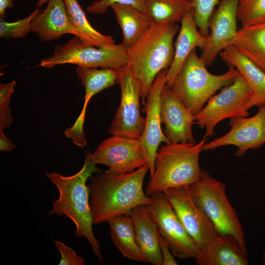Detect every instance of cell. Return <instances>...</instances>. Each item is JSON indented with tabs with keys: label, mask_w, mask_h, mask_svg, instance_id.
Here are the masks:
<instances>
[{
	"label": "cell",
	"mask_w": 265,
	"mask_h": 265,
	"mask_svg": "<svg viewBox=\"0 0 265 265\" xmlns=\"http://www.w3.org/2000/svg\"><path fill=\"white\" fill-rule=\"evenodd\" d=\"M148 171L146 164L129 173L114 174L106 171L92 175L87 186L93 225L120 214H130L136 207L149 204L152 197L143 189Z\"/></svg>",
	"instance_id": "1"
},
{
	"label": "cell",
	"mask_w": 265,
	"mask_h": 265,
	"mask_svg": "<svg viewBox=\"0 0 265 265\" xmlns=\"http://www.w3.org/2000/svg\"><path fill=\"white\" fill-rule=\"evenodd\" d=\"M86 154L82 168L75 174L64 176L57 173L45 172L46 176L56 186L59 196L53 203L49 215H64L75 224V236L85 237L90 243L92 251L101 264L103 263L99 241L93 230V218L89 203L87 180L94 173L100 172L90 157Z\"/></svg>",
	"instance_id": "2"
},
{
	"label": "cell",
	"mask_w": 265,
	"mask_h": 265,
	"mask_svg": "<svg viewBox=\"0 0 265 265\" xmlns=\"http://www.w3.org/2000/svg\"><path fill=\"white\" fill-rule=\"evenodd\" d=\"M180 26L176 23L152 24L127 50L128 69L140 86L142 104L158 74L168 69L174 56L173 39Z\"/></svg>",
	"instance_id": "3"
},
{
	"label": "cell",
	"mask_w": 265,
	"mask_h": 265,
	"mask_svg": "<svg viewBox=\"0 0 265 265\" xmlns=\"http://www.w3.org/2000/svg\"><path fill=\"white\" fill-rule=\"evenodd\" d=\"M207 139L198 143H171L159 147L155 159V171L147 185L148 196L167 189L189 186L200 177L199 157Z\"/></svg>",
	"instance_id": "4"
},
{
	"label": "cell",
	"mask_w": 265,
	"mask_h": 265,
	"mask_svg": "<svg viewBox=\"0 0 265 265\" xmlns=\"http://www.w3.org/2000/svg\"><path fill=\"white\" fill-rule=\"evenodd\" d=\"M206 67L203 59L198 56L196 49L193 50L170 86L182 103L194 115L216 91L231 84L239 73L234 67H229L226 73L214 75Z\"/></svg>",
	"instance_id": "5"
},
{
	"label": "cell",
	"mask_w": 265,
	"mask_h": 265,
	"mask_svg": "<svg viewBox=\"0 0 265 265\" xmlns=\"http://www.w3.org/2000/svg\"><path fill=\"white\" fill-rule=\"evenodd\" d=\"M189 188L193 202L206 213L220 235L233 236L247 252L244 231L228 199L225 185L201 170L199 178Z\"/></svg>",
	"instance_id": "6"
},
{
	"label": "cell",
	"mask_w": 265,
	"mask_h": 265,
	"mask_svg": "<svg viewBox=\"0 0 265 265\" xmlns=\"http://www.w3.org/2000/svg\"><path fill=\"white\" fill-rule=\"evenodd\" d=\"M127 49L121 44L112 49L88 45L75 36L68 42L56 44L52 55L41 60L40 66L52 68L70 63L77 66L120 69L126 66Z\"/></svg>",
	"instance_id": "7"
},
{
	"label": "cell",
	"mask_w": 265,
	"mask_h": 265,
	"mask_svg": "<svg viewBox=\"0 0 265 265\" xmlns=\"http://www.w3.org/2000/svg\"><path fill=\"white\" fill-rule=\"evenodd\" d=\"M251 94L245 78L239 73L231 84L212 96L195 115V123L206 130L204 137L212 136L215 127L224 119L238 116L247 117L249 113L246 106Z\"/></svg>",
	"instance_id": "8"
},
{
	"label": "cell",
	"mask_w": 265,
	"mask_h": 265,
	"mask_svg": "<svg viewBox=\"0 0 265 265\" xmlns=\"http://www.w3.org/2000/svg\"><path fill=\"white\" fill-rule=\"evenodd\" d=\"M151 197L152 202L147 205L148 211L174 256L182 260L196 259L201 250L186 231L164 193Z\"/></svg>",
	"instance_id": "9"
},
{
	"label": "cell",
	"mask_w": 265,
	"mask_h": 265,
	"mask_svg": "<svg viewBox=\"0 0 265 265\" xmlns=\"http://www.w3.org/2000/svg\"><path fill=\"white\" fill-rule=\"evenodd\" d=\"M189 186L170 188L163 192L186 231L202 251L221 235L206 213L193 202Z\"/></svg>",
	"instance_id": "10"
},
{
	"label": "cell",
	"mask_w": 265,
	"mask_h": 265,
	"mask_svg": "<svg viewBox=\"0 0 265 265\" xmlns=\"http://www.w3.org/2000/svg\"><path fill=\"white\" fill-rule=\"evenodd\" d=\"M118 83L120 103L108 131L112 135L139 139L145 125V118L140 112V84L126 67L120 70Z\"/></svg>",
	"instance_id": "11"
},
{
	"label": "cell",
	"mask_w": 265,
	"mask_h": 265,
	"mask_svg": "<svg viewBox=\"0 0 265 265\" xmlns=\"http://www.w3.org/2000/svg\"><path fill=\"white\" fill-rule=\"evenodd\" d=\"M90 157L96 164L106 165L107 172L114 174L131 172L147 164L139 139L119 135L105 139Z\"/></svg>",
	"instance_id": "12"
},
{
	"label": "cell",
	"mask_w": 265,
	"mask_h": 265,
	"mask_svg": "<svg viewBox=\"0 0 265 265\" xmlns=\"http://www.w3.org/2000/svg\"><path fill=\"white\" fill-rule=\"evenodd\" d=\"M259 107L252 117L238 116L230 118V130L225 135L204 143L202 150L234 145L238 148L235 155L241 157L250 149L260 148L265 144V105Z\"/></svg>",
	"instance_id": "13"
},
{
	"label": "cell",
	"mask_w": 265,
	"mask_h": 265,
	"mask_svg": "<svg viewBox=\"0 0 265 265\" xmlns=\"http://www.w3.org/2000/svg\"><path fill=\"white\" fill-rule=\"evenodd\" d=\"M168 69L163 70L156 76L143 105L146 113L144 130L139 140L144 150L150 177L155 171V159L161 142L170 143L161 128L159 112L160 96L166 84Z\"/></svg>",
	"instance_id": "14"
},
{
	"label": "cell",
	"mask_w": 265,
	"mask_h": 265,
	"mask_svg": "<svg viewBox=\"0 0 265 265\" xmlns=\"http://www.w3.org/2000/svg\"><path fill=\"white\" fill-rule=\"evenodd\" d=\"M239 0H222L209 21V34L200 57L206 66L211 65L218 54L231 44L237 29Z\"/></svg>",
	"instance_id": "15"
},
{
	"label": "cell",
	"mask_w": 265,
	"mask_h": 265,
	"mask_svg": "<svg viewBox=\"0 0 265 265\" xmlns=\"http://www.w3.org/2000/svg\"><path fill=\"white\" fill-rule=\"evenodd\" d=\"M159 112L161 122L164 125L163 132L170 143H196L192 131L195 115L166 84L160 96Z\"/></svg>",
	"instance_id": "16"
},
{
	"label": "cell",
	"mask_w": 265,
	"mask_h": 265,
	"mask_svg": "<svg viewBox=\"0 0 265 265\" xmlns=\"http://www.w3.org/2000/svg\"><path fill=\"white\" fill-rule=\"evenodd\" d=\"M120 70L77 66L78 76L85 88L84 103L82 111L74 125L66 130L68 137L75 140H81L85 138L83 125L88 103L96 94L118 83Z\"/></svg>",
	"instance_id": "17"
},
{
	"label": "cell",
	"mask_w": 265,
	"mask_h": 265,
	"mask_svg": "<svg viewBox=\"0 0 265 265\" xmlns=\"http://www.w3.org/2000/svg\"><path fill=\"white\" fill-rule=\"evenodd\" d=\"M31 23V31L43 41L56 40L65 34L75 35L64 0H50Z\"/></svg>",
	"instance_id": "18"
},
{
	"label": "cell",
	"mask_w": 265,
	"mask_h": 265,
	"mask_svg": "<svg viewBox=\"0 0 265 265\" xmlns=\"http://www.w3.org/2000/svg\"><path fill=\"white\" fill-rule=\"evenodd\" d=\"M219 55L229 67L236 68L245 78L252 92L246 109L265 105V73L231 44Z\"/></svg>",
	"instance_id": "19"
},
{
	"label": "cell",
	"mask_w": 265,
	"mask_h": 265,
	"mask_svg": "<svg viewBox=\"0 0 265 265\" xmlns=\"http://www.w3.org/2000/svg\"><path fill=\"white\" fill-rule=\"evenodd\" d=\"M135 237L147 263L162 265V258L159 246V233L151 217L147 205L136 207L130 213Z\"/></svg>",
	"instance_id": "20"
},
{
	"label": "cell",
	"mask_w": 265,
	"mask_h": 265,
	"mask_svg": "<svg viewBox=\"0 0 265 265\" xmlns=\"http://www.w3.org/2000/svg\"><path fill=\"white\" fill-rule=\"evenodd\" d=\"M180 22V28L175 44L174 58L166 74V84L169 86L191 52L196 47L202 50L207 41V38L199 31L192 8L185 14Z\"/></svg>",
	"instance_id": "21"
},
{
	"label": "cell",
	"mask_w": 265,
	"mask_h": 265,
	"mask_svg": "<svg viewBox=\"0 0 265 265\" xmlns=\"http://www.w3.org/2000/svg\"><path fill=\"white\" fill-rule=\"evenodd\" d=\"M199 265H247V252L232 235L220 236L195 259Z\"/></svg>",
	"instance_id": "22"
},
{
	"label": "cell",
	"mask_w": 265,
	"mask_h": 265,
	"mask_svg": "<svg viewBox=\"0 0 265 265\" xmlns=\"http://www.w3.org/2000/svg\"><path fill=\"white\" fill-rule=\"evenodd\" d=\"M231 44L265 73V23L241 27Z\"/></svg>",
	"instance_id": "23"
},
{
	"label": "cell",
	"mask_w": 265,
	"mask_h": 265,
	"mask_svg": "<svg viewBox=\"0 0 265 265\" xmlns=\"http://www.w3.org/2000/svg\"><path fill=\"white\" fill-rule=\"evenodd\" d=\"M107 222L109 225L112 241L122 255L129 260L147 263L137 243L130 214L115 216Z\"/></svg>",
	"instance_id": "24"
},
{
	"label": "cell",
	"mask_w": 265,
	"mask_h": 265,
	"mask_svg": "<svg viewBox=\"0 0 265 265\" xmlns=\"http://www.w3.org/2000/svg\"><path fill=\"white\" fill-rule=\"evenodd\" d=\"M75 36L88 45L104 49L116 46L113 38L95 29L87 20L78 0H64Z\"/></svg>",
	"instance_id": "25"
},
{
	"label": "cell",
	"mask_w": 265,
	"mask_h": 265,
	"mask_svg": "<svg viewBox=\"0 0 265 265\" xmlns=\"http://www.w3.org/2000/svg\"><path fill=\"white\" fill-rule=\"evenodd\" d=\"M110 7L122 29L121 44L127 50L137 42L152 23L145 13L132 6L114 4Z\"/></svg>",
	"instance_id": "26"
},
{
	"label": "cell",
	"mask_w": 265,
	"mask_h": 265,
	"mask_svg": "<svg viewBox=\"0 0 265 265\" xmlns=\"http://www.w3.org/2000/svg\"><path fill=\"white\" fill-rule=\"evenodd\" d=\"M145 13L152 24L176 23L191 8V0H146Z\"/></svg>",
	"instance_id": "27"
},
{
	"label": "cell",
	"mask_w": 265,
	"mask_h": 265,
	"mask_svg": "<svg viewBox=\"0 0 265 265\" xmlns=\"http://www.w3.org/2000/svg\"><path fill=\"white\" fill-rule=\"evenodd\" d=\"M237 17L241 27L265 23V0H239Z\"/></svg>",
	"instance_id": "28"
},
{
	"label": "cell",
	"mask_w": 265,
	"mask_h": 265,
	"mask_svg": "<svg viewBox=\"0 0 265 265\" xmlns=\"http://www.w3.org/2000/svg\"><path fill=\"white\" fill-rule=\"evenodd\" d=\"M222 0H191L194 22L199 32L204 37L209 34V21L216 5Z\"/></svg>",
	"instance_id": "29"
},
{
	"label": "cell",
	"mask_w": 265,
	"mask_h": 265,
	"mask_svg": "<svg viewBox=\"0 0 265 265\" xmlns=\"http://www.w3.org/2000/svg\"><path fill=\"white\" fill-rule=\"evenodd\" d=\"M42 10L39 7L27 17L13 22L0 19V37L6 40L23 38L31 32V23L33 17Z\"/></svg>",
	"instance_id": "30"
},
{
	"label": "cell",
	"mask_w": 265,
	"mask_h": 265,
	"mask_svg": "<svg viewBox=\"0 0 265 265\" xmlns=\"http://www.w3.org/2000/svg\"><path fill=\"white\" fill-rule=\"evenodd\" d=\"M16 83L13 80L7 83L0 84V131L10 127L13 122L9 105Z\"/></svg>",
	"instance_id": "31"
},
{
	"label": "cell",
	"mask_w": 265,
	"mask_h": 265,
	"mask_svg": "<svg viewBox=\"0 0 265 265\" xmlns=\"http://www.w3.org/2000/svg\"><path fill=\"white\" fill-rule=\"evenodd\" d=\"M146 0H98L93 2L87 8L88 12L93 14L106 13L108 7L114 4L132 6L138 10L145 13Z\"/></svg>",
	"instance_id": "32"
},
{
	"label": "cell",
	"mask_w": 265,
	"mask_h": 265,
	"mask_svg": "<svg viewBox=\"0 0 265 265\" xmlns=\"http://www.w3.org/2000/svg\"><path fill=\"white\" fill-rule=\"evenodd\" d=\"M53 243L61 255L59 265H84L85 262L81 257L78 256L71 247L60 240H54Z\"/></svg>",
	"instance_id": "33"
},
{
	"label": "cell",
	"mask_w": 265,
	"mask_h": 265,
	"mask_svg": "<svg viewBox=\"0 0 265 265\" xmlns=\"http://www.w3.org/2000/svg\"><path fill=\"white\" fill-rule=\"evenodd\" d=\"M159 246L162 255V265H178L167 241L160 235L159 237Z\"/></svg>",
	"instance_id": "34"
},
{
	"label": "cell",
	"mask_w": 265,
	"mask_h": 265,
	"mask_svg": "<svg viewBox=\"0 0 265 265\" xmlns=\"http://www.w3.org/2000/svg\"><path fill=\"white\" fill-rule=\"evenodd\" d=\"M15 144L0 131V151H11L15 148Z\"/></svg>",
	"instance_id": "35"
},
{
	"label": "cell",
	"mask_w": 265,
	"mask_h": 265,
	"mask_svg": "<svg viewBox=\"0 0 265 265\" xmlns=\"http://www.w3.org/2000/svg\"><path fill=\"white\" fill-rule=\"evenodd\" d=\"M14 0H0V18L5 19L6 15L5 10L13 6Z\"/></svg>",
	"instance_id": "36"
},
{
	"label": "cell",
	"mask_w": 265,
	"mask_h": 265,
	"mask_svg": "<svg viewBox=\"0 0 265 265\" xmlns=\"http://www.w3.org/2000/svg\"><path fill=\"white\" fill-rule=\"evenodd\" d=\"M49 0H38L37 1V5L39 7H41Z\"/></svg>",
	"instance_id": "37"
},
{
	"label": "cell",
	"mask_w": 265,
	"mask_h": 265,
	"mask_svg": "<svg viewBox=\"0 0 265 265\" xmlns=\"http://www.w3.org/2000/svg\"><path fill=\"white\" fill-rule=\"evenodd\" d=\"M263 262H264V264L265 265V252L263 254Z\"/></svg>",
	"instance_id": "38"
}]
</instances>
